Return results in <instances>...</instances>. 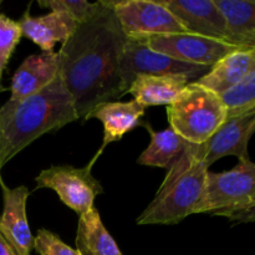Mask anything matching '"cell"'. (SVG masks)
Returning a JSON list of instances; mask_svg holds the SVG:
<instances>
[{
    "instance_id": "cell-1",
    "label": "cell",
    "mask_w": 255,
    "mask_h": 255,
    "mask_svg": "<svg viewBox=\"0 0 255 255\" xmlns=\"http://www.w3.org/2000/svg\"><path fill=\"white\" fill-rule=\"evenodd\" d=\"M126 39L114 10L101 1L57 51L59 74L82 121L97 105L124 97L120 61Z\"/></svg>"
},
{
    "instance_id": "cell-2",
    "label": "cell",
    "mask_w": 255,
    "mask_h": 255,
    "mask_svg": "<svg viewBox=\"0 0 255 255\" xmlns=\"http://www.w3.org/2000/svg\"><path fill=\"white\" fill-rule=\"evenodd\" d=\"M77 120L74 100L60 74L49 86L27 99L7 100L0 107V167L2 168L40 136Z\"/></svg>"
},
{
    "instance_id": "cell-3",
    "label": "cell",
    "mask_w": 255,
    "mask_h": 255,
    "mask_svg": "<svg viewBox=\"0 0 255 255\" xmlns=\"http://www.w3.org/2000/svg\"><path fill=\"white\" fill-rule=\"evenodd\" d=\"M208 167L186 151L167 171L153 201L137 218L138 226L177 224L191 214L204 196Z\"/></svg>"
},
{
    "instance_id": "cell-4",
    "label": "cell",
    "mask_w": 255,
    "mask_h": 255,
    "mask_svg": "<svg viewBox=\"0 0 255 255\" xmlns=\"http://www.w3.org/2000/svg\"><path fill=\"white\" fill-rule=\"evenodd\" d=\"M227 107L219 95L189 82L181 96L167 106L169 127L194 144L208 141L227 120Z\"/></svg>"
},
{
    "instance_id": "cell-5",
    "label": "cell",
    "mask_w": 255,
    "mask_h": 255,
    "mask_svg": "<svg viewBox=\"0 0 255 255\" xmlns=\"http://www.w3.org/2000/svg\"><path fill=\"white\" fill-rule=\"evenodd\" d=\"M255 207V163L241 161L229 171L208 172L204 196L196 213H209L236 222Z\"/></svg>"
},
{
    "instance_id": "cell-6",
    "label": "cell",
    "mask_w": 255,
    "mask_h": 255,
    "mask_svg": "<svg viewBox=\"0 0 255 255\" xmlns=\"http://www.w3.org/2000/svg\"><path fill=\"white\" fill-rule=\"evenodd\" d=\"M127 37V36H126ZM209 66L192 65L177 61L172 57L153 51L141 39L127 37L120 61V79L122 95L128 94L129 86L139 75L166 76V75H186L192 82L206 75Z\"/></svg>"
},
{
    "instance_id": "cell-7",
    "label": "cell",
    "mask_w": 255,
    "mask_h": 255,
    "mask_svg": "<svg viewBox=\"0 0 255 255\" xmlns=\"http://www.w3.org/2000/svg\"><path fill=\"white\" fill-rule=\"evenodd\" d=\"M35 182L36 188L52 189L60 201L79 217L89 212L94 207L95 198L104 193L101 183L92 176L89 166H52L40 172Z\"/></svg>"
},
{
    "instance_id": "cell-8",
    "label": "cell",
    "mask_w": 255,
    "mask_h": 255,
    "mask_svg": "<svg viewBox=\"0 0 255 255\" xmlns=\"http://www.w3.org/2000/svg\"><path fill=\"white\" fill-rule=\"evenodd\" d=\"M105 4L114 10L127 37L143 39L152 35L187 32L178 19L159 1L121 0Z\"/></svg>"
},
{
    "instance_id": "cell-9",
    "label": "cell",
    "mask_w": 255,
    "mask_h": 255,
    "mask_svg": "<svg viewBox=\"0 0 255 255\" xmlns=\"http://www.w3.org/2000/svg\"><path fill=\"white\" fill-rule=\"evenodd\" d=\"M254 133L255 107L227 117L226 122L208 141L202 144L189 142L187 151L203 161L208 168L214 162L227 156H236L239 162L247 161L251 159L248 144Z\"/></svg>"
},
{
    "instance_id": "cell-10",
    "label": "cell",
    "mask_w": 255,
    "mask_h": 255,
    "mask_svg": "<svg viewBox=\"0 0 255 255\" xmlns=\"http://www.w3.org/2000/svg\"><path fill=\"white\" fill-rule=\"evenodd\" d=\"M141 40L153 51L172 57L177 61L209 67L217 64L229 52L237 50L236 46L224 41L189 32L152 35Z\"/></svg>"
},
{
    "instance_id": "cell-11",
    "label": "cell",
    "mask_w": 255,
    "mask_h": 255,
    "mask_svg": "<svg viewBox=\"0 0 255 255\" xmlns=\"http://www.w3.org/2000/svg\"><path fill=\"white\" fill-rule=\"evenodd\" d=\"M159 2L178 19L187 32L228 44L226 17L214 0H159Z\"/></svg>"
},
{
    "instance_id": "cell-12",
    "label": "cell",
    "mask_w": 255,
    "mask_h": 255,
    "mask_svg": "<svg viewBox=\"0 0 255 255\" xmlns=\"http://www.w3.org/2000/svg\"><path fill=\"white\" fill-rule=\"evenodd\" d=\"M2 189V213L0 216V233L15 249L17 255H31L34 237L26 217L29 189L25 186L9 188L0 179Z\"/></svg>"
},
{
    "instance_id": "cell-13",
    "label": "cell",
    "mask_w": 255,
    "mask_h": 255,
    "mask_svg": "<svg viewBox=\"0 0 255 255\" xmlns=\"http://www.w3.org/2000/svg\"><path fill=\"white\" fill-rule=\"evenodd\" d=\"M144 111H146V107L137 102L136 100L128 102L111 101L97 105L85 116L84 121L96 119L104 125L102 146L96 156L94 157V159L90 162V168L101 156L106 146H109L112 142L121 141L122 137L132 131L134 127L143 125L142 117H143Z\"/></svg>"
},
{
    "instance_id": "cell-14",
    "label": "cell",
    "mask_w": 255,
    "mask_h": 255,
    "mask_svg": "<svg viewBox=\"0 0 255 255\" xmlns=\"http://www.w3.org/2000/svg\"><path fill=\"white\" fill-rule=\"evenodd\" d=\"M22 36L36 44L42 52H55L54 47L57 42L64 44L70 39L79 22L62 11H50L42 16H32L29 9L17 20Z\"/></svg>"
},
{
    "instance_id": "cell-15",
    "label": "cell",
    "mask_w": 255,
    "mask_h": 255,
    "mask_svg": "<svg viewBox=\"0 0 255 255\" xmlns=\"http://www.w3.org/2000/svg\"><path fill=\"white\" fill-rule=\"evenodd\" d=\"M255 75V51L237 49L219 60L196 82L214 94L224 95Z\"/></svg>"
},
{
    "instance_id": "cell-16",
    "label": "cell",
    "mask_w": 255,
    "mask_h": 255,
    "mask_svg": "<svg viewBox=\"0 0 255 255\" xmlns=\"http://www.w3.org/2000/svg\"><path fill=\"white\" fill-rule=\"evenodd\" d=\"M59 76L57 52L30 55L17 67L10 85V101H21L49 86Z\"/></svg>"
},
{
    "instance_id": "cell-17",
    "label": "cell",
    "mask_w": 255,
    "mask_h": 255,
    "mask_svg": "<svg viewBox=\"0 0 255 255\" xmlns=\"http://www.w3.org/2000/svg\"><path fill=\"white\" fill-rule=\"evenodd\" d=\"M191 79L186 75H166V76H147L139 75L129 86L128 94L137 102L148 106L173 104L182 95Z\"/></svg>"
},
{
    "instance_id": "cell-18",
    "label": "cell",
    "mask_w": 255,
    "mask_h": 255,
    "mask_svg": "<svg viewBox=\"0 0 255 255\" xmlns=\"http://www.w3.org/2000/svg\"><path fill=\"white\" fill-rule=\"evenodd\" d=\"M224 15L228 44L255 51V0H214Z\"/></svg>"
},
{
    "instance_id": "cell-19",
    "label": "cell",
    "mask_w": 255,
    "mask_h": 255,
    "mask_svg": "<svg viewBox=\"0 0 255 255\" xmlns=\"http://www.w3.org/2000/svg\"><path fill=\"white\" fill-rule=\"evenodd\" d=\"M147 131L151 134V143L142 152L137 163L142 166L158 167L168 171L177 159L183 156L189 142L182 138L171 127L163 131H153L151 125L143 122Z\"/></svg>"
},
{
    "instance_id": "cell-20",
    "label": "cell",
    "mask_w": 255,
    "mask_h": 255,
    "mask_svg": "<svg viewBox=\"0 0 255 255\" xmlns=\"http://www.w3.org/2000/svg\"><path fill=\"white\" fill-rule=\"evenodd\" d=\"M76 249L81 255H122L115 239L105 228L99 211L95 207L80 216Z\"/></svg>"
},
{
    "instance_id": "cell-21",
    "label": "cell",
    "mask_w": 255,
    "mask_h": 255,
    "mask_svg": "<svg viewBox=\"0 0 255 255\" xmlns=\"http://www.w3.org/2000/svg\"><path fill=\"white\" fill-rule=\"evenodd\" d=\"M21 36V29L17 21L0 12V92L5 91L2 76Z\"/></svg>"
},
{
    "instance_id": "cell-22",
    "label": "cell",
    "mask_w": 255,
    "mask_h": 255,
    "mask_svg": "<svg viewBox=\"0 0 255 255\" xmlns=\"http://www.w3.org/2000/svg\"><path fill=\"white\" fill-rule=\"evenodd\" d=\"M39 6L51 11H62L71 15L79 24L87 21L101 7V1L89 2L84 0H39Z\"/></svg>"
},
{
    "instance_id": "cell-23",
    "label": "cell",
    "mask_w": 255,
    "mask_h": 255,
    "mask_svg": "<svg viewBox=\"0 0 255 255\" xmlns=\"http://www.w3.org/2000/svg\"><path fill=\"white\" fill-rule=\"evenodd\" d=\"M221 97L227 107V117L253 109L255 107V75Z\"/></svg>"
},
{
    "instance_id": "cell-24",
    "label": "cell",
    "mask_w": 255,
    "mask_h": 255,
    "mask_svg": "<svg viewBox=\"0 0 255 255\" xmlns=\"http://www.w3.org/2000/svg\"><path fill=\"white\" fill-rule=\"evenodd\" d=\"M34 251L40 255H81L77 249L71 248L59 236L47 229H40L34 238Z\"/></svg>"
},
{
    "instance_id": "cell-25",
    "label": "cell",
    "mask_w": 255,
    "mask_h": 255,
    "mask_svg": "<svg viewBox=\"0 0 255 255\" xmlns=\"http://www.w3.org/2000/svg\"><path fill=\"white\" fill-rule=\"evenodd\" d=\"M0 255H17L15 249L9 244V242L0 233Z\"/></svg>"
},
{
    "instance_id": "cell-26",
    "label": "cell",
    "mask_w": 255,
    "mask_h": 255,
    "mask_svg": "<svg viewBox=\"0 0 255 255\" xmlns=\"http://www.w3.org/2000/svg\"><path fill=\"white\" fill-rule=\"evenodd\" d=\"M236 222H238V223H252V222H255V207L253 209H251V211L242 214Z\"/></svg>"
},
{
    "instance_id": "cell-27",
    "label": "cell",
    "mask_w": 255,
    "mask_h": 255,
    "mask_svg": "<svg viewBox=\"0 0 255 255\" xmlns=\"http://www.w3.org/2000/svg\"><path fill=\"white\" fill-rule=\"evenodd\" d=\"M0 143H1V129H0ZM0 171H1V167H0ZM0 179H1V176H0Z\"/></svg>"
},
{
    "instance_id": "cell-28",
    "label": "cell",
    "mask_w": 255,
    "mask_h": 255,
    "mask_svg": "<svg viewBox=\"0 0 255 255\" xmlns=\"http://www.w3.org/2000/svg\"><path fill=\"white\" fill-rule=\"evenodd\" d=\"M0 5H1V0H0Z\"/></svg>"
}]
</instances>
